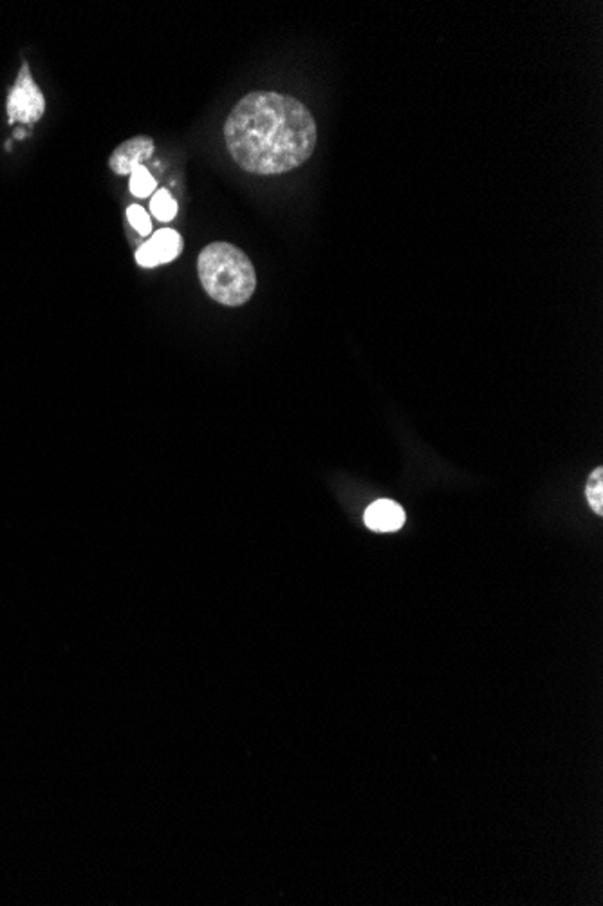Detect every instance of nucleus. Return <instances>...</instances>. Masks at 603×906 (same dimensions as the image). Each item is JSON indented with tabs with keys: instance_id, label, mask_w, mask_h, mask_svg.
<instances>
[{
	"instance_id": "3",
	"label": "nucleus",
	"mask_w": 603,
	"mask_h": 906,
	"mask_svg": "<svg viewBox=\"0 0 603 906\" xmlns=\"http://www.w3.org/2000/svg\"><path fill=\"white\" fill-rule=\"evenodd\" d=\"M46 113V98L35 84L30 66L24 64L8 96V116L15 123H37Z\"/></svg>"
},
{
	"instance_id": "10",
	"label": "nucleus",
	"mask_w": 603,
	"mask_h": 906,
	"mask_svg": "<svg viewBox=\"0 0 603 906\" xmlns=\"http://www.w3.org/2000/svg\"><path fill=\"white\" fill-rule=\"evenodd\" d=\"M127 217H129L130 224L134 226V229H136V231H138L143 238L150 236V232H152V222H150V217H148V213L145 212V208H141V206H138V204H132V206H129V210H127Z\"/></svg>"
},
{
	"instance_id": "8",
	"label": "nucleus",
	"mask_w": 603,
	"mask_h": 906,
	"mask_svg": "<svg viewBox=\"0 0 603 906\" xmlns=\"http://www.w3.org/2000/svg\"><path fill=\"white\" fill-rule=\"evenodd\" d=\"M150 210L152 213L159 219V221H172L176 215H177V203L176 199L168 194V190H159L158 194H154L152 197V203H150Z\"/></svg>"
},
{
	"instance_id": "1",
	"label": "nucleus",
	"mask_w": 603,
	"mask_h": 906,
	"mask_svg": "<svg viewBox=\"0 0 603 906\" xmlns=\"http://www.w3.org/2000/svg\"><path fill=\"white\" fill-rule=\"evenodd\" d=\"M226 149L235 163L258 176H276L304 165L315 152L319 129L311 111L294 96L253 91L224 122Z\"/></svg>"
},
{
	"instance_id": "9",
	"label": "nucleus",
	"mask_w": 603,
	"mask_h": 906,
	"mask_svg": "<svg viewBox=\"0 0 603 906\" xmlns=\"http://www.w3.org/2000/svg\"><path fill=\"white\" fill-rule=\"evenodd\" d=\"M158 183L154 179V176L143 167H136L130 174V192L138 197H147L150 194H154Z\"/></svg>"
},
{
	"instance_id": "4",
	"label": "nucleus",
	"mask_w": 603,
	"mask_h": 906,
	"mask_svg": "<svg viewBox=\"0 0 603 906\" xmlns=\"http://www.w3.org/2000/svg\"><path fill=\"white\" fill-rule=\"evenodd\" d=\"M181 252H183V238L172 229H163L138 249L136 261L140 267L152 268L158 265L172 263L181 256Z\"/></svg>"
},
{
	"instance_id": "5",
	"label": "nucleus",
	"mask_w": 603,
	"mask_h": 906,
	"mask_svg": "<svg viewBox=\"0 0 603 906\" xmlns=\"http://www.w3.org/2000/svg\"><path fill=\"white\" fill-rule=\"evenodd\" d=\"M154 154V140L150 136H134L116 147L109 158V168L114 174L129 176Z\"/></svg>"
},
{
	"instance_id": "6",
	"label": "nucleus",
	"mask_w": 603,
	"mask_h": 906,
	"mask_svg": "<svg viewBox=\"0 0 603 906\" xmlns=\"http://www.w3.org/2000/svg\"><path fill=\"white\" fill-rule=\"evenodd\" d=\"M403 523H405V511L391 500H380L365 511V525L371 530L394 532L400 530Z\"/></svg>"
},
{
	"instance_id": "7",
	"label": "nucleus",
	"mask_w": 603,
	"mask_h": 906,
	"mask_svg": "<svg viewBox=\"0 0 603 906\" xmlns=\"http://www.w3.org/2000/svg\"><path fill=\"white\" fill-rule=\"evenodd\" d=\"M585 496H587L590 509L598 516H601L603 514V469L601 467H596L592 471V475L589 476L587 485H585Z\"/></svg>"
},
{
	"instance_id": "2",
	"label": "nucleus",
	"mask_w": 603,
	"mask_h": 906,
	"mask_svg": "<svg viewBox=\"0 0 603 906\" xmlns=\"http://www.w3.org/2000/svg\"><path fill=\"white\" fill-rule=\"evenodd\" d=\"M197 272L206 294L230 308L246 304L256 288L253 263L246 252L226 241L210 243L201 250Z\"/></svg>"
}]
</instances>
